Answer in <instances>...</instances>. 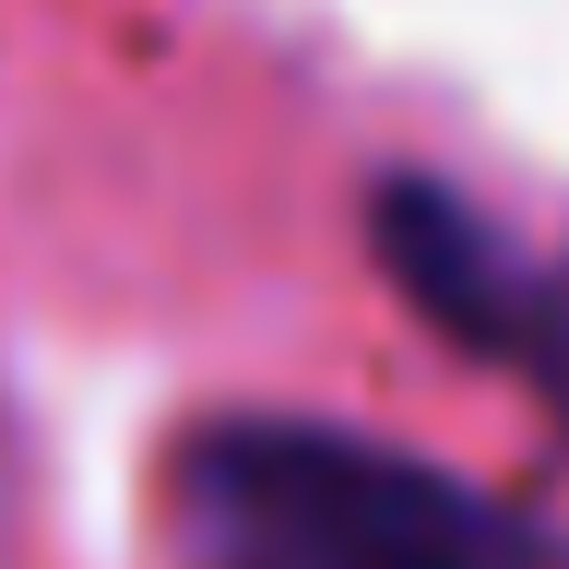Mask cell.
Here are the masks:
<instances>
[{"instance_id":"obj_1","label":"cell","mask_w":569,"mask_h":569,"mask_svg":"<svg viewBox=\"0 0 569 569\" xmlns=\"http://www.w3.org/2000/svg\"><path fill=\"white\" fill-rule=\"evenodd\" d=\"M178 569H569L498 487L309 416H213L167 462Z\"/></svg>"},{"instance_id":"obj_2","label":"cell","mask_w":569,"mask_h":569,"mask_svg":"<svg viewBox=\"0 0 569 569\" xmlns=\"http://www.w3.org/2000/svg\"><path fill=\"white\" fill-rule=\"evenodd\" d=\"M475 356L522 368V380H533V403L569 427V273H533L522 249H510V273H498L487 320H475Z\"/></svg>"}]
</instances>
